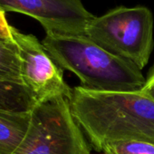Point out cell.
<instances>
[{
	"label": "cell",
	"mask_w": 154,
	"mask_h": 154,
	"mask_svg": "<svg viewBox=\"0 0 154 154\" xmlns=\"http://www.w3.org/2000/svg\"><path fill=\"white\" fill-rule=\"evenodd\" d=\"M102 154H154V143L139 140H120L107 144Z\"/></svg>",
	"instance_id": "obj_10"
},
{
	"label": "cell",
	"mask_w": 154,
	"mask_h": 154,
	"mask_svg": "<svg viewBox=\"0 0 154 154\" xmlns=\"http://www.w3.org/2000/svg\"><path fill=\"white\" fill-rule=\"evenodd\" d=\"M15 154H91L69 99L54 98L34 107L28 133Z\"/></svg>",
	"instance_id": "obj_4"
},
{
	"label": "cell",
	"mask_w": 154,
	"mask_h": 154,
	"mask_svg": "<svg viewBox=\"0 0 154 154\" xmlns=\"http://www.w3.org/2000/svg\"><path fill=\"white\" fill-rule=\"evenodd\" d=\"M32 119L31 112L0 109V154H15L24 142Z\"/></svg>",
	"instance_id": "obj_7"
},
{
	"label": "cell",
	"mask_w": 154,
	"mask_h": 154,
	"mask_svg": "<svg viewBox=\"0 0 154 154\" xmlns=\"http://www.w3.org/2000/svg\"><path fill=\"white\" fill-rule=\"evenodd\" d=\"M73 119L96 151L109 143L139 140L154 143V100L141 92H100L72 88Z\"/></svg>",
	"instance_id": "obj_1"
},
{
	"label": "cell",
	"mask_w": 154,
	"mask_h": 154,
	"mask_svg": "<svg viewBox=\"0 0 154 154\" xmlns=\"http://www.w3.org/2000/svg\"><path fill=\"white\" fill-rule=\"evenodd\" d=\"M0 37L12 38L11 26L7 20L6 12L1 8H0Z\"/></svg>",
	"instance_id": "obj_12"
},
{
	"label": "cell",
	"mask_w": 154,
	"mask_h": 154,
	"mask_svg": "<svg viewBox=\"0 0 154 154\" xmlns=\"http://www.w3.org/2000/svg\"><path fill=\"white\" fill-rule=\"evenodd\" d=\"M0 79L22 85L19 52L13 37H0Z\"/></svg>",
	"instance_id": "obj_9"
},
{
	"label": "cell",
	"mask_w": 154,
	"mask_h": 154,
	"mask_svg": "<svg viewBox=\"0 0 154 154\" xmlns=\"http://www.w3.org/2000/svg\"><path fill=\"white\" fill-rule=\"evenodd\" d=\"M140 92L154 100V65L149 71L148 76L146 77V83Z\"/></svg>",
	"instance_id": "obj_11"
},
{
	"label": "cell",
	"mask_w": 154,
	"mask_h": 154,
	"mask_svg": "<svg viewBox=\"0 0 154 154\" xmlns=\"http://www.w3.org/2000/svg\"><path fill=\"white\" fill-rule=\"evenodd\" d=\"M0 8L29 16L38 21L46 34L85 35L94 18L82 0H0Z\"/></svg>",
	"instance_id": "obj_6"
},
{
	"label": "cell",
	"mask_w": 154,
	"mask_h": 154,
	"mask_svg": "<svg viewBox=\"0 0 154 154\" xmlns=\"http://www.w3.org/2000/svg\"><path fill=\"white\" fill-rule=\"evenodd\" d=\"M20 58L21 83L35 104L58 97L69 99L72 88L64 82L61 69L33 35L24 34L11 26Z\"/></svg>",
	"instance_id": "obj_5"
},
{
	"label": "cell",
	"mask_w": 154,
	"mask_h": 154,
	"mask_svg": "<svg viewBox=\"0 0 154 154\" xmlns=\"http://www.w3.org/2000/svg\"><path fill=\"white\" fill-rule=\"evenodd\" d=\"M35 103L21 84L0 79V109L31 112Z\"/></svg>",
	"instance_id": "obj_8"
},
{
	"label": "cell",
	"mask_w": 154,
	"mask_h": 154,
	"mask_svg": "<svg viewBox=\"0 0 154 154\" xmlns=\"http://www.w3.org/2000/svg\"><path fill=\"white\" fill-rule=\"evenodd\" d=\"M85 36L141 70L153 48V16L145 7L116 8L94 17Z\"/></svg>",
	"instance_id": "obj_3"
},
{
	"label": "cell",
	"mask_w": 154,
	"mask_h": 154,
	"mask_svg": "<svg viewBox=\"0 0 154 154\" xmlns=\"http://www.w3.org/2000/svg\"><path fill=\"white\" fill-rule=\"evenodd\" d=\"M42 45L55 63L73 72L86 89L140 92L146 83L137 65L110 53L85 35L46 34Z\"/></svg>",
	"instance_id": "obj_2"
}]
</instances>
